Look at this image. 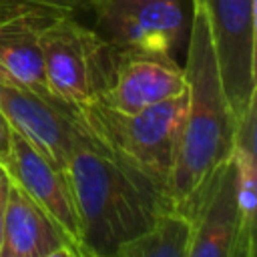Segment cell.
Segmentation results:
<instances>
[{
	"label": "cell",
	"mask_w": 257,
	"mask_h": 257,
	"mask_svg": "<svg viewBox=\"0 0 257 257\" xmlns=\"http://www.w3.org/2000/svg\"><path fill=\"white\" fill-rule=\"evenodd\" d=\"M62 173L76 207L82 247L92 257H106L173 211L167 189L90 133L80 116Z\"/></svg>",
	"instance_id": "obj_1"
},
{
	"label": "cell",
	"mask_w": 257,
	"mask_h": 257,
	"mask_svg": "<svg viewBox=\"0 0 257 257\" xmlns=\"http://www.w3.org/2000/svg\"><path fill=\"white\" fill-rule=\"evenodd\" d=\"M187 110L177 157L169 177V201L187 221L199 209L213 173L231 159L235 120L231 116L211 42L203 4L193 0L187 62Z\"/></svg>",
	"instance_id": "obj_2"
},
{
	"label": "cell",
	"mask_w": 257,
	"mask_h": 257,
	"mask_svg": "<svg viewBox=\"0 0 257 257\" xmlns=\"http://www.w3.org/2000/svg\"><path fill=\"white\" fill-rule=\"evenodd\" d=\"M185 110L187 90L137 112H118L100 100L76 108L90 133L165 189L175 165Z\"/></svg>",
	"instance_id": "obj_3"
},
{
	"label": "cell",
	"mask_w": 257,
	"mask_h": 257,
	"mask_svg": "<svg viewBox=\"0 0 257 257\" xmlns=\"http://www.w3.org/2000/svg\"><path fill=\"white\" fill-rule=\"evenodd\" d=\"M44 76L50 92L72 108L98 102L110 80L114 50L96 30L72 14H60L40 28Z\"/></svg>",
	"instance_id": "obj_4"
},
{
	"label": "cell",
	"mask_w": 257,
	"mask_h": 257,
	"mask_svg": "<svg viewBox=\"0 0 257 257\" xmlns=\"http://www.w3.org/2000/svg\"><path fill=\"white\" fill-rule=\"evenodd\" d=\"M203 4L221 86L237 122L257 100L255 0H199Z\"/></svg>",
	"instance_id": "obj_5"
},
{
	"label": "cell",
	"mask_w": 257,
	"mask_h": 257,
	"mask_svg": "<svg viewBox=\"0 0 257 257\" xmlns=\"http://www.w3.org/2000/svg\"><path fill=\"white\" fill-rule=\"evenodd\" d=\"M96 34L114 52L171 54L181 44L187 18L183 0H88Z\"/></svg>",
	"instance_id": "obj_6"
},
{
	"label": "cell",
	"mask_w": 257,
	"mask_h": 257,
	"mask_svg": "<svg viewBox=\"0 0 257 257\" xmlns=\"http://www.w3.org/2000/svg\"><path fill=\"white\" fill-rule=\"evenodd\" d=\"M255 243V221L243 219L235 195V169L227 159L211 177L203 201L189 219L185 257H235Z\"/></svg>",
	"instance_id": "obj_7"
},
{
	"label": "cell",
	"mask_w": 257,
	"mask_h": 257,
	"mask_svg": "<svg viewBox=\"0 0 257 257\" xmlns=\"http://www.w3.org/2000/svg\"><path fill=\"white\" fill-rule=\"evenodd\" d=\"M0 110L14 135L52 165H64L78 128L76 110L54 96L0 82Z\"/></svg>",
	"instance_id": "obj_8"
},
{
	"label": "cell",
	"mask_w": 257,
	"mask_h": 257,
	"mask_svg": "<svg viewBox=\"0 0 257 257\" xmlns=\"http://www.w3.org/2000/svg\"><path fill=\"white\" fill-rule=\"evenodd\" d=\"M4 171L10 183L44 213L66 245L82 247L76 207L60 167L46 161L26 141L12 133V149Z\"/></svg>",
	"instance_id": "obj_9"
},
{
	"label": "cell",
	"mask_w": 257,
	"mask_h": 257,
	"mask_svg": "<svg viewBox=\"0 0 257 257\" xmlns=\"http://www.w3.org/2000/svg\"><path fill=\"white\" fill-rule=\"evenodd\" d=\"M185 90V70L171 54L122 50L114 52L112 80L100 102L118 112H137Z\"/></svg>",
	"instance_id": "obj_10"
},
{
	"label": "cell",
	"mask_w": 257,
	"mask_h": 257,
	"mask_svg": "<svg viewBox=\"0 0 257 257\" xmlns=\"http://www.w3.org/2000/svg\"><path fill=\"white\" fill-rule=\"evenodd\" d=\"M48 20L34 16L0 22V82L14 84L42 96H54L44 76L40 48V28Z\"/></svg>",
	"instance_id": "obj_11"
},
{
	"label": "cell",
	"mask_w": 257,
	"mask_h": 257,
	"mask_svg": "<svg viewBox=\"0 0 257 257\" xmlns=\"http://www.w3.org/2000/svg\"><path fill=\"white\" fill-rule=\"evenodd\" d=\"M64 243L44 213L10 183L0 257H48Z\"/></svg>",
	"instance_id": "obj_12"
},
{
	"label": "cell",
	"mask_w": 257,
	"mask_h": 257,
	"mask_svg": "<svg viewBox=\"0 0 257 257\" xmlns=\"http://www.w3.org/2000/svg\"><path fill=\"white\" fill-rule=\"evenodd\" d=\"M189 221L169 211L147 233L122 243L106 257H185Z\"/></svg>",
	"instance_id": "obj_13"
},
{
	"label": "cell",
	"mask_w": 257,
	"mask_h": 257,
	"mask_svg": "<svg viewBox=\"0 0 257 257\" xmlns=\"http://www.w3.org/2000/svg\"><path fill=\"white\" fill-rule=\"evenodd\" d=\"M84 6H88L86 0H0V22L22 16L50 20L60 14H74Z\"/></svg>",
	"instance_id": "obj_14"
},
{
	"label": "cell",
	"mask_w": 257,
	"mask_h": 257,
	"mask_svg": "<svg viewBox=\"0 0 257 257\" xmlns=\"http://www.w3.org/2000/svg\"><path fill=\"white\" fill-rule=\"evenodd\" d=\"M10 149H12V131L0 110V165L4 167L8 157H10Z\"/></svg>",
	"instance_id": "obj_15"
},
{
	"label": "cell",
	"mask_w": 257,
	"mask_h": 257,
	"mask_svg": "<svg viewBox=\"0 0 257 257\" xmlns=\"http://www.w3.org/2000/svg\"><path fill=\"white\" fill-rule=\"evenodd\" d=\"M8 191H10V179L8 175H0V241L4 231V217H6V203H8Z\"/></svg>",
	"instance_id": "obj_16"
},
{
	"label": "cell",
	"mask_w": 257,
	"mask_h": 257,
	"mask_svg": "<svg viewBox=\"0 0 257 257\" xmlns=\"http://www.w3.org/2000/svg\"><path fill=\"white\" fill-rule=\"evenodd\" d=\"M64 257H92L84 247L76 245H64Z\"/></svg>",
	"instance_id": "obj_17"
},
{
	"label": "cell",
	"mask_w": 257,
	"mask_h": 257,
	"mask_svg": "<svg viewBox=\"0 0 257 257\" xmlns=\"http://www.w3.org/2000/svg\"><path fill=\"white\" fill-rule=\"evenodd\" d=\"M4 173H6V171H4V167L0 165V175H4Z\"/></svg>",
	"instance_id": "obj_18"
},
{
	"label": "cell",
	"mask_w": 257,
	"mask_h": 257,
	"mask_svg": "<svg viewBox=\"0 0 257 257\" xmlns=\"http://www.w3.org/2000/svg\"><path fill=\"white\" fill-rule=\"evenodd\" d=\"M86 2H88V0H86Z\"/></svg>",
	"instance_id": "obj_19"
}]
</instances>
